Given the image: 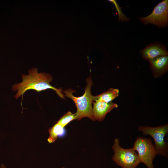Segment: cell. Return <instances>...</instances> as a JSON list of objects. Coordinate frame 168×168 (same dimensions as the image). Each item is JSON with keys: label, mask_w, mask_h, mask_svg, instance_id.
Returning a JSON list of instances; mask_svg holds the SVG:
<instances>
[{"label": "cell", "mask_w": 168, "mask_h": 168, "mask_svg": "<svg viewBox=\"0 0 168 168\" xmlns=\"http://www.w3.org/2000/svg\"><path fill=\"white\" fill-rule=\"evenodd\" d=\"M143 24L151 23L159 27L167 26L168 22V0H164L155 6L149 15L140 18Z\"/></svg>", "instance_id": "cell-6"}, {"label": "cell", "mask_w": 168, "mask_h": 168, "mask_svg": "<svg viewBox=\"0 0 168 168\" xmlns=\"http://www.w3.org/2000/svg\"><path fill=\"white\" fill-rule=\"evenodd\" d=\"M112 148L114 152L112 160L116 165L122 168H136L140 162L134 149L121 147L118 138L114 139Z\"/></svg>", "instance_id": "cell-3"}, {"label": "cell", "mask_w": 168, "mask_h": 168, "mask_svg": "<svg viewBox=\"0 0 168 168\" xmlns=\"http://www.w3.org/2000/svg\"><path fill=\"white\" fill-rule=\"evenodd\" d=\"M140 52L144 59L148 61L168 54L166 47L158 42L149 44Z\"/></svg>", "instance_id": "cell-8"}, {"label": "cell", "mask_w": 168, "mask_h": 168, "mask_svg": "<svg viewBox=\"0 0 168 168\" xmlns=\"http://www.w3.org/2000/svg\"><path fill=\"white\" fill-rule=\"evenodd\" d=\"M93 114L95 120L102 121L107 114L114 108L118 107V105L111 102L106 103L100 101H95L93 102Z\"/></svg>", "instance_id": "cell-7"}, {"label": "cell", "mask_w": 168, "mask_h": 168, "mask_svg": "<svg viewBox=\"0 0 168 168\" xmlns=\"http://www.w3.org/2000/svg\"><path fill=\"white\" fill-rule=\"evenodd\" d=\"M67 168L65 167H64V166H63V167H59V168Z\"/></svg>", "instance_id": "cell-15"}, {"label": "cell", "mask_w": 168, "mask_h": 168, "mask_svg": "<svg viewBox=\"0 0 168 168\" xmlns=\"http://www.w3.org/2000/svg\"><path fill=\"white\" fill-rule=\"evenodd\" d=\"M87 85L85 89V92L81 96L76 97L73 93L74 90L71 89L63 91L64 96L71 99L75 103L77 109L76 113L77 119L80 120L84 117H87L92 121H95L92 112V103L94 101V96L91 93V87L93 85L91 78L89 77L86 79Z\"/></svg>", "instance_id": "cell-2"}, {"label": "cell", "mask_w": 168, "mask_h": 168, "mask_svg": "<svg viewBox=\"0 0 168 168\" xmlns=\"http://www.w3.org/2000/svg\"><path fill=\"white\" fill-rule=\"evenodd\" d=\"M21 75L22 81L14 84L12 87L13 91H17L14 96L15 99H17L21 96L22 99L24 93L28 90H34L40 92L48 89L54 90L60 97L65 98L62 89L56 88L50 84L53 80V77L49 73H39L37 68H33L29 70L27 75L21 74Z\"/></svg>", "instance_id": "cell-1"}, {"label": "cell", "mask_w": 168, "mask_h": 168, "mask_svg": "<svg viewBox=\"0 0 168 168\" xmlns=\"http://www.w3.org/2000/svg\"><path fill=\"white\" fill-rule=\"evenodd\" d=\"M0 168H7V167L4 164H2L0 165Z\"/></svg>", "instance_id": "cell-14"}, {"label": "cell", "mask_w": 168, "mask_h": 168, "mask_svg": "<svg viewBox=\"0 0 168 168\" xmlns=\"http://www.w3.org/2000/svg\"><path fill=\"white\" fill-rule=\"evenodd\" d=\"M138 130L142 132L145 135L148 134L152 137L155 142L154 147L157 153L160 155L166 156L167 152V143L164 140L166 135L168 133V124L157 127H139Z\"/></svg>", "instance_id": "cell-5"}, {"label": "cell", "mask_w": 168, "mask_h": 168, "mask_svg": "<svg viewBox=\"0 0 168 168\" xmlns=\"http://www.w3.org/2000/svg\"><path fill=\"white\" fill-rule=\"evenodd\" d=\"M150 68L153 76L159 77L166 72L168 70V56H159L148 61Z\"/></svg>", "instance_id": "cell-9"}, {"label": "cell", "mask_w": 168, "mask_h": 168, "mask_svg": "<svg viewBox=\"0 0 168 168\" xmlns=\"http://www.w3.org/2000/svg\"><path fill=\"white\" fill-rule=\"evenodd\" d=\"M108 1L111 2L114 5L116 9L118 12L119 21L121 20L123 21H127L129 20V18L127 17L122 12L121 9L122 7H120L119 6L116 0H109Z\"/></svg>", "instance_id": "cell-13"}, {"label": "cell", "mask_w": 168, "mask_h": 168, "mask_svg": "<svg viewBox=\"0 0 168 168\" xmlns=\"http://www.w3.org/2000/svg\"><path fill=\"white\" fill-rule=\"evenodd\" d=\"M65 127L60 124L56 123L52 127L49 128L48 131L49 136L47 139L49 143L54 142L58 138L64 136L65 134Z\"/></svg>", "instance_id": "cell-10"}, {"label": "cell", "mask_w": 168, "mask_h": 168, "mask_svg": "<svg viewBox=\"0 0 168 168\" xmlns=\"http://www.w3.org/2000/svg\"><path fill=\"white\" fill-rule=\"evenodd\" d=\"M77 119V116L76 113H72L70 111H68L62 116L56 123L65 127L71 122Z\"/></svg>", "instance_id": "cell-12"}, {"label": "cell", "mask_w": 168, "mask_h": 168, "mask_svg": "<svg viewBox=\"0 0 168 168\" xmlns=\"http://www.w3.org/2000/svg\"><path fill=\"white\" fill-rule=\"evenodd\" d=\"M119 93V89L110 88L99 95L94 96V101L98 100L109 103L118 97Z\"/></svg>", "instance_id": "cell-11"}, {"label": "cell", "mask_w": 168, "mask_h": 168, "mask_svg": "<svg viewBox=\"0 0 168 168\" xmlns=\"http://www.w3.org/2000/svg\"><path fill=\"white\" fill-rule=\"evenodd\" d=\"M133 148L137 151L140 162L144 164L147 168H154L153 161L157 153L150 139L138 138Z\"/></svg>", "instance_id": "cell-4"}]
</instances>
